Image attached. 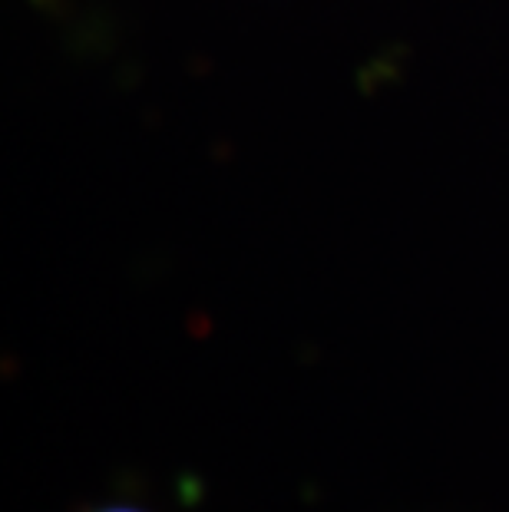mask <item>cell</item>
Instances as JSON below:
<instances>
[{
    "label": "cell",
    "mask_w": 509,
    "mask_h": 512,
    "mask_svg": "<svg viewBox=\"0 0 509 512\" xmlns=\"http://www.w3.org/2000/svg\"><path fill=\"white\" fill-rule=\"evenodd\" d=\"M103 512H136V509H123V506H113V509H103Z\"/></svg>",
    "instance_id": "6da1fadb"
}]
</instances>
